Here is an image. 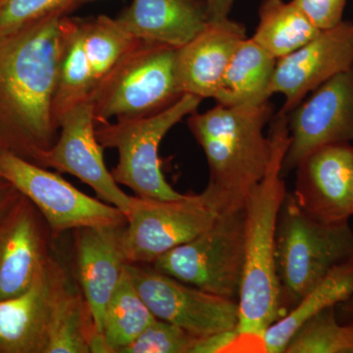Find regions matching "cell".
<instances>
[{"label":"cell","mask_w":353,"mask_h":353,"mask_svg":"<svg viewBox=\"0 0 353 353\" xmlns=\"http://www.w3.org/2000/svg\"><path fill=\"white\" fill-rule=\"evenodd\" d=\"M271 157L261 181L245 202V268L239 294V325L243 334L263 336L285 316L276 264L279 214L287 196L283 161L290 143L287 114L272 121Z\"/></svg>","instance_id":"obj_2"},{"label":"cell","mask_w":353,"mask_h":353,"mask_svg":"<svg viewBox=\"0 0 353 353\" xmlns=\"http://www.w3.org/2000/svg\"><path fill=\"white\" fill-rule=\"evenodd\" d=\"M340 306V320L341 322L353 324V294L348 297L347 301L339 304Z\"/></svg>","instance_id":"obj_34"},{"label":"cell","mask_w":353,"mask_h":353,"mask_svg":"<svg viewBox=\"0 0 353 353\" xmlns=\"http://www.w3.org/2000/svg\"><path fill=\"white\" fill-rule=\"evenodd\" d=\"M61 27L63 43L53 101V118L58 128L63 115L88 101L94 88L83 41V20L64 16Z\"/></svg>","instance_id":"obj_22"},{"label":"cell","mask_w":353,"mask_h":353,"mask_svg":"<svg viewBox=\"0 0 353 353\" xmlns=\"http://www.w3.org/2000/svg\"><path fill=\"white\" fill-rule=\"evenodd\" d=\"M2 0H0V4H1Z\"/></svg>","instance_id":"obj_35"},{"label":"cell","mask_w":353,"mask_h":353,"mask_svg":"<svg viewBox=\"0 0 353 353\" xmlns=\"http://www.w3.org/2000/svg\"><path fill=\"white\" fill-rule=\"evenodd\" d=\"M352 261L353 231L348 222H320L287 192L276 236V264L285 314L332 269Z\"/></svg>","instance_id":"obj_4"},{"label":"cell","mask_w":353,"mask_h":353,"mask_svg":"<svg viewBox=\"0 0 353 353\" xmlns=\"http://www.w3.org/2000/svg\"><path fill=\"white\" fill-rule=\"evenodd\" d=\"M126 225L75 230L77 277L101 334L106 305L127 263L123 250Z\"/></svg>","instance_id":"obj_17"},{"label":"cell","mask_w":353,"mask_h":353,"mask_svg":"<svg viewBox=\"0 0 353 353\" xmlns=\"http://www.w3.org/2000/svg\"><path fill=\"white\" fill-rule=\"evenodd\" d=\"M353 294V261L339 265L320 280L299 303L265 330L266 353H285L294 334L325 309L338 306Z\"/></svg>","instance_id":"obj_20"},{"label":"cell","mask_w":353,"mask_h":353,"mask_svg":"<svg viewBox=\"0 0 353 353\" xmlns=\"http://www.w3.org/2000/svg\"><path fill=\"white\" fill-rule=\"evenodd\" d=\"M139 41L108 16L83 20V41L94 88Z\"/></svg>","instance_id":"obj_26"},{"label":"cell","mask_w":353,"mask_h":353,"mask_svg":"<svg viewBox=\"0 0 353 353\" xmlns=\"http://www.w3.org/2000/svg\"><path fill=\"white\" fill-rule=\"evenodd\" d=\"M294 2L323 31L343 22L347 0H294Z\"/></svg>","instance_id":"obj_31"},{"label":"cell","mask_w":353,"mask_h":353,"mask_svg":"<svg viewBox=\"0 0 353 353\" xmlns=\"http://www.w3.org/2000/svg\"><path fill=\"white\" fill-rule=\"evenodd\" d=\"M272 118L269 101L222 105L190 114L188 125L205 153L209 182L204 192L220 211L245 205L263 179L271 157L264 128Z\"/></svg>","instance_id":"obj_3"},{"label":"cell","mask_w":353,"mask_h":353,"mask_svg":"<svg viewBox=\"0 0 353 353\" xmlns=\"http://www.w3.org/2000/svg\"><path fill=\"white\" fill-rule=\"evenodd\" d=\"M277 59L252 39L241 41L221 80L215 101L222 105L269 101Z\"/></svg>","instance_id":"obj_21"},{"label":"cell","mask_w":353,"mask_h":353,"mask_svg":"<svg viewBox=\"0 0 353 353\" xmlns=\"http://www.w3.org/2000/svg\"><path fill=\"white\" fill-rule=\"evenodd\" d=\"M266 353L263 336L243 334L238 328L199 339L192 353Z\"/></svg>","instance_id":"obj_30"},{"label":"cell","mask_w":353,"mask_h":353,"mask_svg":"<svg viewBox=\"0 0 353 353\" xmlns=\"http://www.w3.org/2000/svg\"><path fill=\"white\" fill-rule=\"evenodd\" d=\"M87 0H2L0 43L41 21L67 16Z\"/></svg>","instance_id":"obj_28"},{"label":"cell","mask_w":353,"mask_h":353,"mask_svg":"<svg viewBox=\"0 0 353 353\" xmlns=\"http://www.w3.org/2000/svg\"><path fill=\"white\" fill-rule=\"evenodd\" d=\"M64 16L0 43V150L39 165L58 138L53 101Z\"/></svg>","instance_id":"obj_1"},{"label":"cell","mask_w":353,"mask_h":353,"mask_svg":"<svg viewBox=\"0 0 353 353\" xmlns=\"http://www.w3.org/2000/svg\"><path fill=\"white\" fill-rule=\"evenodd\" d=\"M179 48L139 41L90 95L95 123L145 117L183 97L176 74Z\"/></svg>","instance_id":"obj_5"},{"label":"cell","mask_w":353,"mask_h":353,"mask_svg":"<svg viewBox=\"0 0 353 353\" xmlns=\"http://www.w3.org/2000/svg\"><path fill=\"white\" fill-rule=\"evenodd\" d=\"M101 334L80 289L69 284L51 319L46 353H90V343Z\"/></svg>","instance_id":"obj_25"},{"label":"cell","mask_w":353,"mask_h":353,"mask_svg":"<svg viewBox=\"0 0 353 353\" xmlns=\"http://www.w3.org/2000/svg\"><path fill=\"white\" fill-rule=\"evenodd\" d=\"M288 116L290 143L283 173L322 146L353 141V66L323 83Z\"/></svg>","instance_id":"obj_11"},{"label":"cell","mask_w":353,"mask_h":353,"mask_svg":"<svg viewBox=\"0 0 353 353\" xmlns=\"http://www.w3.org/2000/svg\"><path fill=\"white\" fill-rule=\"evenodd\" d=\"M353 66V23L323 30L299 50L277 60L270 94L285 95L281 112L289 114L306 95Z\"/></svg>","instance_id":"obj_14"},{"label":"cell","mask_w":353,"mask_h":353,"mask_svg":"<svg viewBox=\"0 0 353 353\" xmlns=\"http://www.w3.org/2000/svg\"><path fill=\"white\" fill-rule=\"evenodd\" d=\"M245 204L221 211L192 241L152 264L160 273L209 294L238 301L245 268Z\"/></svg>","instance_id":"obj_7"},{"label":"cell","mask_w":353,"mask_h":353,"mask_svg":"<svg viewBox=\"0 0 353 353\" xmlns=\"http://www.w3.org/2000/svg\"><path fill=\"white\" fill-rule=\"evenodd\" d=\"M252 39L276 59L287 57L320 34L294 0H263Z\"/></svg>","instance_id":"obj_23"},{"label":"cell","mask_w":353,"mask_h":353,"mask_svg":"<svg viewBox=\"0 0 353 353\" xmlns=\"http://www.w3.org/2000/svg\"><path fill=\"white\" fill-rule=\"evenodd\" d=\"M220 212L204 190L174 201L134 196L123 234L127 263L152 264L205 231Z\"/></svg>","instance_id":"obj_9"},{"label":"cell","mask_w":353,"mask_h":353,"mask_svg":"<svg viewBox=\"0 0 353 353\" xmlns=\"http://www.w3.org/2000/svg\"><path fill=\"white\" fill-rule=\"evenodd\" d=\"M208 6L210 21H219L229 18L234 0H204Z\"/></svg>","instance_id":"obj_33"},{"label":"cell","mask_w":353,"mask_h":353,"mask_svg":"<svg viewBox=\"0 0 353 353\" xmlns=\"http://www.w3.org/2000/svg\"><path fill=\"white\" fill-rule=\"evenodd\" d=\"M139 294L157 319L204 338L236 328L238 301L215 296L145 264L127 263Z\"/></svg>","instance_id":"obj_10"},{"label":"cell","mask_w":353,"mask_h":353,"mask_svg":"<svg viewBox=\"0 0 353 353\" xmlns=\"http://www.w3.org/2000/svg\"><path fill=\"white\" fill-rule=\"evenodd\" d=\"M201 101L185 94L169 108L145 117L95 123V134L102 148H115L119 153L117 166L111 171L116 183L143 199L174 201L185 196L165 180L159 146L172 128L196 112Z\"/></svg>","instance_id":"obj_6"},{"label":"cell","mask_w":353,"mask_h":353,"mask_svg":"<svg viewBox=\"0 0 353 353\" xmlns=\"http://www.w3.org/2000/svg\"><path fill=\"white\" fill-rule=\"evenodd\" d=\"M245 39L241 23L230 18L209 21L196 38L178 50L176 74L183 94L215 99L228 65Z\"/></svg>","instance_id":"obj_18"},{"label":"cell","mask_w":353,"mask_h":353,"mask_svg":"<svg viewBox=\"0 0 353 353\" xmlns=\"http://www.w3.org/2000/svg\"><path fill=\"white\" fill-rule=\"evenodd\" d=\"M0 176L38 208L52 240L81 228L127 224L119 208L88 196L61 176L6 150H0Z\"/></svg>","instance_id":"obj_8"},{"label":"cell","mask_w":353,"mask_h":353,"mask_svg":"<svg viewBox=\"0 0 353 353\" xmlns=\"http://www.w3.org/2000/svg\"><path fill=\"white\" fill-rule=\"evenodd\" d=\"M199 339L176 325L157 318L121 353H192Z\"/></svg>","instance_id":"obj_29"},{"label":"cell","mask_w":353,"mask_h":353,"mask_svg":"<svg viewBox=\"0 0 353 353\" xmlns=\"http://www.w3.org/2000/svg\"><path fill=\"white\" fill-rule=\"evenodd\" d=\"M59 129L61 132L54 145L46 153L39 166L76 176L92 188L99 199L119 208L128 218L134 196L121 189L106 167L103 148L95 134L92 101H83L65 114Z\"/></svg>","instance_id":"obj_12"},{"label":"cell","mask_w":353,"mask_h":353,"mask_svg":"<svg viewBox=\"0 0 353 353\" xmlns=\"http://www.w3.org/2000/svg\"><path fill=\"white\" fill-rule=\"evenodd\" d=\"M21 196L22 194L12 183L0 176V221L12 211Z\"/></svg>","instance_id":"obj_32"},{"label":"cell","mask_w":353,"mask_h":353,"mask_svg":"<svg viewBox=\"0 0 353 353\" xmlns=\"http://www.w3.org/2000/svg\"><path fill=\"white\" fill-rule=\"evenodd\" d=\"M155 319L125 265L117 287L106 305L102 323V334L112 352H122Z\"/></svg>","instance_id":"obj_24"},{"label":"cell","mask_w":353,"mask_h":353,"mask_svg":"<svg viewBox=\"0 0 353 353\" xmlns=\"http://www.w3.org/2000/svg\"><path fill=\"white\" fill-rule=\"evenodd\" d=\"M336 307L325 309L304 323L285 353H353V324L341 322Z\"/></svg>","instance_id":"obj_27"},{"label":"cell","mask_w":353,"mask_h":353,"mask_svg":"<svg viewBox=\"0 0 353 353\" xmlns=\"http://www.w3.org/2000/svg\"><path fill=\"white\" fill-rule=\"evenodd\" d=\"M50 230L31 201L21 196L0 221V301L24 292L50 257Z\"/></svg>","instance_id":"obj_16"},{"label":"cell","mask_w":353,"mask_h":353,"mask_svg":"<svg viewBox=\"0 0 353 353\" xmlns=\"http://www.w3.org/2000/svg\"><path fill=\"white\" fill-rule=\"evenodd\" d=\"M294 196L311 217L327 224L348 222L353 215V145L322 146L296 167Z\"/></svg>","instance_id":"obj_15"},{"label":"cell","mask_w":353,"mask_h":353,"mask_svg":"<svg viewBox=\"0 0 353 353\" xmlns=\"http://www.w3.org/2000/svg\"><path fill=\"white\" fill-rule=\"evenodd\" d=\"M69 284L50 255L24 292L0 301V353H46L53 313Z\"/></svg>","instance_id":"obj_13"},{"label":"cell","mask_w":353,"mask_h":353,"mask_svg":"<svg viewBox=\"0 0 353 353\" xmlns=\"http://www.w3.org/2000/svg\"><path fill=\"white\" fill-rule=\"evenodd\" d=\"M117 20L134 38L181 48L210 18L204 0H132Z\"/></svg>","instance_id":"obj_19"}]
</instances>
